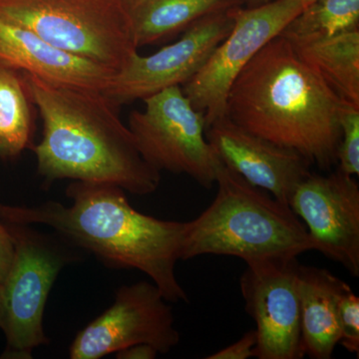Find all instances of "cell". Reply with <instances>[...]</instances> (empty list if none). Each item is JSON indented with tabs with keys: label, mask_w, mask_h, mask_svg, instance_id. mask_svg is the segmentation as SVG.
I'll return each mask as SVG.
<instances>
[{
	"label": "cell",
	"mask_w": 359,
	"mask_h": 359,
	"mask_svg": "<svg viewBox=\"0 0 359 359\" xmlns=\"http://www.w3.org/2000/svg\"><path fill=\"white\" fill-rule=\"evenodd\" d=\"M154 283L123 285L114 302L75 337L71 359H100L134 344L169 353L180 342L173 309Z\"/></svg>",
	"instance_id": "9c48e42d"
},
{
	"label": "cell",
	"mask_w": 359,
	"mask_h": 359,
	"mask_svg": "<svg viewBox=\"0 0 359 359\" xmlns=\"http://www.w3.org/2000/svg\"><path fill=\"white\" fill-rule=\"evenodd\" d=\"M0 66L55 83L104 91L117 70L62 50L0 18Z\"/></svg>",
	"instance_id": "5bb4252c"
},
{
	"label": "cell",
	"mask_w": 359,
	"mask_h": 359,
	"mask_svg": "<svg viewBox=\"0 0 359 359\" xmlns=\"http://www.w3.org/2000/svg\"><path fill=\"white\" fill-rule=\"evenodd\" d=\"M297 290L304 354L330 359L339 344V304L348 283L325 269L297 264Z\"/></svg>",
	"instance_id": "9a60e30c"
},
{
	"label": "cell",
	"mask_w": 359,
	"mask_h": 359,
	"mask_svg": "<svg viewBox=\"0 0 359 359\" xmlns=\"http://www.w3.org/2000/svg\"><path fill=\"white\" fill-rule=\"evenodd\" d=\"M6 223L13 238V264L1 285V323L6 346L0 358L32 359L49 342L43 316L47 299L66 264L75 259L58 240L30 224Z\"/></svg>",
	"instance_id": "8992f818"
},
{
	"label": "cell",
	"mask_w": 359,
	"mask_h": 359,
	"mask_svg": "<svg viewBox=\"0 0 359 359\" xmlns=\"http://www.w3.org/2000/svg\"><path fill=\"white\" fill-rule=\"evenodd\" d=\"M306 6L304 0H271L252 8L236 9L228 36L182 88L193 107L204 114L205 127L226 116L229 92L241 71Z\"/></svg>",
	"instance_id": "ba28073f"
},
{
	"label": "cell",
	"mask_w": 359,
	"mask_h": 359,
	"mask_svg": "<svg viewBox=\"0 0 359 359\" xmlns=\"http://www.w3.org/2000/svg\"><path fill=\"white\" fill-rule=\"evenodd\" d=\"M0 323H1V285H0Z\"/></svg>",
	"instance_id": "d4e9b609"
},
{
	"label": "cell",
	"mask_w": 359,
	"mask_h": 359,
	"mask_svg": "<svg viewBox=\"0 0 359 359\" xmlns=\"http://www.w3.org/2000/svg\"><path fill=\"white\" fill-rule=\"evenodd\" d=\"M290 208L304 219L316 250L359 276V186L337 169L309 174L297 186Z\"/></svg>",
	"instance_id": "7c38bea8"
},
{
	"label": "cell",
	"mask_w": 359,
	"mask_h": 359,
	"mask_svg": "<svg viewBox=\"0 0 359 359\" xmlns=\"http://www.w3.org/2000/svg\"><path fill=\"white\" fill-rule=\"evenodd\" d=\"M344 99L278 35L264 45L236 78L226 116L238 126L292 149L311 165L337 163Z\"/></svg>",
	"instance_id": "3957f363"
},
{
	"label": "cell",
	"mask_w": 359,
	"mask_h": 359,
	"mask_svg": "<svg viewBox=\"0 0 359 359\" xmlns=\"http://www.w3.org/2000/svg\"><path fill=\"white\" fill-rule=\"evenodd\" d=\"M20 73L43 122L33 151L45 181L111 184L137 196L157 190L160 172L143 159L117 106L102 91Z\"/></svg>",
	"instance_id": "6da1fadb"
},
{
	"label": "cell",
	"mask_w": 359,
	"mask_h": 359,
	"mask_svg": "<svg viewBox=\"0 0 359 359\" xmlns=\"http://www.w3.org/2000/svg\"><path fill=\"white\" fill-rule=\"evenodd\" d=\"M339 344L348 353L359 355V297L351 287L340 297Z\"/></svg>",
	"instance_id": "44dd1931"
},
{
	"label": "cell",
	"mask_w": 359,
	"mask_h": 359,
	"mask_svg": "<svg viewBox=\"0 0 359 359\" xmlns=\"http://www.w3.org/2000/svg\"><path fill=\"white\" fill-rule=\"evenodd\" d=\"M30 103L21 73L0 66L1 159H14L29 147L33 131Z\"/></svg>",
	"instance_id": "ac0fdd59"
},
{
	"label": "cell",
	"mask_w": 359,
	"mask_h": 359,
	"mask_svg": "<svg viewBox=\"0 0 359 359\" xmlns=\"http://www.w3.org/2000/svg\"><path fill=\"white\" fill-rule=\"evenodd\" d=\"M304 4H306V6H308L309 4H313L314 0H304Z\"/></svg>",
	"instance_id": "484cf974"
},
{
	"label": "cell",
	"mask_w": 359,
	"mask_h": 359,
	"mask_svg": "<svg viewBox=\"0 0 359 359\" xmlns=\"http://www.w3.org/2000/svg\"><path fill=\"white\" fill-rule=\"evenodd\" d=\"M216 197L199 217L186 222L180 259L204 255L237 257L245 263L297 259L316 250L308 229L283 204L219 160Z\"/></svg>",
	"instance_id": "277c9868"
},
{
	"label": "cell",
	"mask_w": 359,
	"mask_h": 359,
	"mask_svg": "<svg viewBox=\"0 0 359 359\" xmlns=\"http://www.w3.org/2000/svg\"><path fill=\"white\" fill-rule=\"evenodd\" d=\"M132 111L128 128L143 159L157 171L185 174L205 189L216 185L218 155L205 138L204 114L180 86L144 99Z\"/></svg>",
	"instance_id": "52a82bcc"
},
{
	"label": "cell",
	"mask_w": 359,
	"mask_h": 359,
	"mask_svg": "<svg viewBox=\"0 0 359 359\" xmlns=\"http://www.w3.org/2000/svg\"><path fill=\"white\" fill-rule=\"evenodd\" d=\"M245 0H123L137 49L184 32L196 21Z\"/></svg>",
	"instance_id": "2e32d148"
},
{
	"label": "cell",
	"mask_w": 359,
	"mask_h": 359,
	"mask_svg": "<svg viewBox=\"0 0 359 359\" xmlns=\"http://www.w3.org/2000/svg\"><path fill=\"white\" fill-rule=\"evenodd\" d=\"M205 134L224 166L283 204L289 205L297 186L311 174V163L299 152L250 133L226 116L205 127Z\"/></svg>",
	"instance_id": "4fadbf2b"
},
{
	"label": "cell",
	"mask_w": 359,
	"mask_h": 359,
	"mask_svg": "<svg viewBox=\"0 0 359 359\" xmlns=\"http://www.w3.org/2000/svg\"><path fill=\"white\" fill-rule=\"evenodd\" d=\"M257 1H263V4H266V2L271 1V0H257Z\"/></svg>",
	"instance_id": "4316f807"
},
{
	"label": "cell",
	"mask_w": 359,
	"mask_h": 359,
	"mask_svg": "<svg viewBox=\"0 0 359 359\" xmlns=\"http://www.w3.org/2000/svg\"><path fill=\"white\" fill-rule=\"evenodd\" d=\"M0 18L117 71L138 52L123 0H0Z\"/></svg>",
	"instance_id": "5b68a950"
},
{
	"label": "cell",
	"mask_w": 359,
	"mask_h": 359,
	"mask_svg": "<svg viewBox=\"0 0 359 359\" xmlns=\"http://www.w3.org/2000/svg\"><path fill=\"white\" fill-rule=\"evenodd\" d=\"M66 196L69 205L52 201L34 207L0 204V219L50 226L65 242L88 250L107 266L146 273L168 302H189L175 271L186 222L142 214L123 189L111 184L74 181Z\"/></svg>",
	"instance_id": "7a4b0ae2"
},
{
	"label": "cell",
	"mask_w": 359,
	"mask_h": 359,
	"mask_svg": "<svg viewBox=\"0 0 359 359\" xmlns=\"http://www.w3.org/2000/svg\"><path fill=\"white\" fill-rule=\"evenodd\" d=\"M238 7L205 16L184 32L173 44L149 56L137 52L116 72L103 93L117 106L144 100L172 86H183L192 79L235 23Z\"/></svg>",
	"instance_id": "30bf717a"
},
{
	"label": "cell",
	"mask_w": 359,
	"mask_h": 359,
	"mask_svg": "<svg viewBox=\"0 0 359 359\" xmlns=\"http://www.w3.org/2000/svg\"><path fill=\"white\" fill-rule=\"evenodd\" d=\"M245 264L240 287L245 311L257 325L254 358H304L297 257Z\"/></svg>",
	"instance_id": "8fae6325"
},
{
	"label": "cell",
	"mask_w": 359,
	"mask_h": 359,
	"mask_svg": "<svg viewBox=\"0 0 359 359\" xmlns=\"http://www.w3.org/2000/svg\"><path fill=\"white\" fill-rule=\"evenodd\" d=\"M340 142L337 149L339 169L349 176L359 175V106L344 101L340 111Z\"/></svg>",
	"instance_id": "ffe728a7"
},
{
	"label": "cell",
	"mask_w": 359,
	"mask_h": 359,
	"mask_svg": "<svg viewBox=\"0 0 359 359\" xmlns=\"http://www.w3.org/2000/svg\"><path fill=\"white\" fill-rule=\"evenodd\" d=\"M158 351L150 344H134L116 353L118 359H154L157 358Z\"/></svg>",
	"instance_id": "cb8c5ba5"
},
{
	"label": "cell",
	"mask_w": 359,
	"mask_h": 359,
	"mask_svg": "<svg viewBox=\"0 0 359 359\" xmlns=\"http://www.w3.org/2000/svg\"><path fill=\"white\" fill-rule=\"evenodd\" d=\"M257 344L256 330H250L235 344L224 347L217 353L210 354L205 359H248L254 358V348Z\"/></svg>",
	"instance_id": "7402d4cb"
},
{
	"label": "cell",
	"mask_w": 359,
	"mask_h": 359,
	"mask_svg": "<svg viewBox=\"0 0 359 359\" xmlns=\"http://www.w3.org/2000/svg\"><path fill=\"white\" fill-rule=\"evenodd\" d=\"M292 43L340 98L359 106V29Z\"/></svg>",
	"instance_id": "e0dca14e"
},
{
	"label": "cell",
	"mask_w": 359,
	"mask_h": 359,
	"mask_svg": "<svg viewBox=\"0 0 359 359\" xmlns=\"http://www.w3.org/2000/svg\"><path fill=\"white\" fill-rule=\"evenodd\" d=\"M14 244L13 236L4 222H0V285H4L13 264Z\"/></svg>",
	"instance_id": "603a6c76"
},
{
	"label": "cell",
	"mask_w": 359,
	"mask_h": 359,
	"mask_svg": "<svg viewBox=\"0 0 359 359\" xmlns=\"http://www.w3.org/2000/svg\"><path fill=\"white\" fill-rule=\"evenodd\" d=\"M358 29L359 0H314L280 35L301 42Z\"/></svg>",
	"instance_id": "d6986e66"
}]
</instances>
